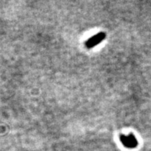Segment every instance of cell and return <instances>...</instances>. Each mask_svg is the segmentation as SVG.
<instances>
[{"label": "cell", "instance_id": "1", "mask_svg": "<svg viewBox=\"0 0 151 151\" xmlns=\"http://www.w3.org/2000/svg\"><path fill=\"white\" fill-rule=\"evenodd\" d=\"M120 139L123 145L128 148H134L137 146V140L136 137L133 135H121Z\"/></svg>", "mask_w": 151, "mask_h": 151}, {"label": "cell", "instance_id": "2", "mask_svg": "<svg viewBox=\"0 0 151 151\" xmlns=\"http://www.w3.org/2000/svg\"><path fill=\"white\" fill-rule=\"evenodd\" d=\"M105 38L106 34L104 32H99V33L96 34V35L90 38V39H89L86 42V46L87 48L94 47L95 46L98 45L101 41H103Z\"/></svg>", "mask_w": 151, "mask_h": 151}]
</instances>
